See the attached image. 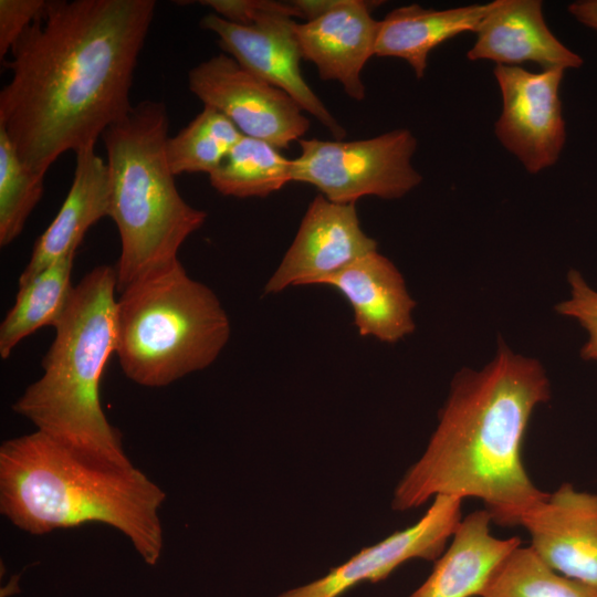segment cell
<instances>
[{
	"label": "cell",
	"mask_w": 597,
	"mask_h": 597,
	"mask_svg": "<svg viewBox=\"0 0 597 597\" xmlns=\"http://www.w3.org/2000/svg\"><path fill=\"white\" fill-rule=\"evenodd\" d=\"M116 269L109 265L94 268L73 287L42 359L43 374L12 409L91 462L130 468L121 432L100 399L103 371L116 350Z\"/></svg>",
	"instance_id": "4"
},
{
	"label": "cell",
	"mask_w": 597,
	"mask_h": 597,
	"mask_svg": "<svg viewBox=\"0 0 597 597\" xmlns=\"http://www.w3.org/2000/svg\"><path fill=\"white\" fill-rule=\"evenodd\" d=\"M115 324V354L124 374L151 388L209 367L231 332L218 296L191 279L179 260L122 291Z\"/></svg>",
	"instance_id": "6"
},
{
	"label": "cell",
	"mask_w": 597,
	"mask_h": 597,
	"mask_svg": "<svg viewBox=\"0 0 597 597\" xmlns=\"http://www.w3.org/2000/svg\"><path fill=\"white\" fill-rule=\"evenodd\" d=\"M165 499L134 465L91 462L39 430L0 447V512L33 535L103 523L122 532L155 566L164 547L158 511Z\"/></svg>",
	"instance_id": "3"
},
{
	"label": "cell",
	"mask_w": 597,
	"mask_h": 597,
	"mask_svg": "<svg viewBox=\"0 0 597 597\" xmlns=\"http://www.w3.org/2000/svg\"><path fill=\"white\" fill-rule=\"evenodd\" d=\"M168 113L163 102L133 105L102 135L111 180V214L121 253L117 291L178 260L186 239L207 213L180 196L166 153Z\"/></svg>",
	"instance_id": "5"
},
{
	"label": "cell",
	"mask_w": 597,
	"mask_h": 597,
	"mask_svg": "<svg viewBox=\"0 0 597 597\" xmlns=\"http://www.w3.org/2000/svg\"><path fill=\"white\" fill-rule=\"evenodd\" d=\"M43 178L21 159L7 133L0 128V245L7 247L22 232L43 195Z\"/></svg>",
	"instance_id": "24"
},
{
	"label": "cell",
	"mask_w": 597,
	"mask_h": 597,
	"mask_svg": "<svg viewBox=\"0 0 597 597\" xmlns=\"http://www.w3.org/2000/svg\"><path fill=\"white\" fill-rule=\"evenodd\" d=\"M480 597H597V588L555 572L530 546L520 545L499 565Z\"/></svg>",
	"instance_id": "23"
},
{
	"label": "cell",
	"mask_w": 597,
	"mask_h": 597,
	"mask_svg": "<svg viewBox=\"0 0 597 597\" xmlns=\"http://www.w3.org/2000/svg\"><path fill=\"white\" fill-rule=\"evenodd\" d=\"M71 188L53 221L38 238L30 260L19 276L23 285L55 261L76 253L87 230L111 214V180L107 164L95 146L75 153Z\"/></svg>",
	"instance_id": "17"
},
{
	"label": "cell",
	"mask_w": 597,
	"mask_h": 597,
	"mask_svg": "<svg viewBox=\"0 0 597 597\" xmlns=\"http://www.w3.org/2000/svg\"><path fill=\"white\" fill-rule=\"evenodd\" d=\"M242 133L218 109H203L177 135L168 137L166 153L175 176L210 175L229 155Z\"/></svg>",
	"instance_id": "22"
},
{
	"label": "cell",
	"mask_w": 597,
	"mask_h": 597,
	"mask_svg": "<svg viewBox=\"0 0 597 597\" xmlns=\"http://www.w3.org/2000/svg\"><path fill=\"white\" fill-rule=\"evenodd\" d=\"M564 69L530 72L498 65L493 73L502 95V112L494 125L501 144L530 174L556 164L566 142L559 87Z\"/></svg>",
	"instance_id": "9"
},
{
	"label": "cell",
	"mask_w": 597,
	"mask_h": 597,
	"mask_svg": "<svg viewBox=\"0 0 597 597\" xmlns=\"http://www.w3.org/2000/svg\"><path fill=\"white\" fill-rule=\"evenodd\" d=\"M567 280L570 296L557 304L555 310L561 315L575 318L587 331L588 339L580 355L585 360H597V291L577 270H570Z\"/></svg>",
	"instance_id": "25"
},
{
	"label": "cell",
	"mask_w": 597,
	"mask_h": 597,
	"mask_svg": "<svg viewBox=\"0 0 597 597\" xmlns=\"http://www.w3.org/2000/svg\"><path fill=\"white\" fill-rule=\"evenodd\" d=\"M549 397L541 363L505 345L481 370H461L423 454L398 482L391 507L405 512L437 495L476 498L493 523L521 526L548 496L527 474L522 444L534 409Z\"/></svg>",
	"instance_id": "2"
},
{
	"label": "cell",
	"mask_w": 597,
	"mask_h": 597,
	"mask_svg": "<svg viewBox=\"0 0 597 597\" xmlns=\"http://www.w3.org/2000/svg\"><path fill=\"white\" fill-rule=\"evenodd\" d=\"M76 253L66 255L19 285L15 301L0 325V356L7 359L17 345L44 326H55L73 291L71 274Z\"/></svg>",
	"instance_id": "20"
},
{
	"label": "cell",
	"mask_w": 597,
	"mask_h": 597,
	"mask_svg": "<svg viewBox=\"0 0 597 597\" xmlns=\"http://www.w3.org/2000/svg\"><path fill=\"white\" fill-rule=\"evenodd\" d=\"M188 86L203 106L226 115L244 136L279 149L298 142L310 128L302 107L285 92L221 53L193 66Z\"/></svg>",
	"instance_id": "8"
},
{
	"label": "cell",
	"mask_w": 597,
	"mask_h": 597,
	"mask_svg": "<svg viewBox=\"0 0 597 597\" xmlns=\"http://www.w3.org/2000/svg\"><path fill=\"white\" fill-rule=\"evenodd\" d=\"M542 8L541 0L493 1L475 30L476 40L468 59L490 60L498 65L534 62L543 70L580 67L582 56L551 32Z\"/></svg>",
	"instance_id": "15"
},
{
	"label": "cell",
	"mask_w": 597,
	"mask_h": 597,
	"mask_svg": "<svg viewBox=\"0 0 597 597\" xmlns=\"http://www.w3.org/2000/svg\"><path fill=\"white\" fill-rule=\"evenodd\" d=\"M491 523L485 509L462 519L430 575L409 597H480L499 565L522 545L516 536H493Z\"/></svg>",
	"instance_id": "18"
},
{
	"label": "cell",
	"mask_w": 597,
	"mask_h": 597,
	"mask_svg": "<svg viewBox=\"0 0 597 597\" xmlns=\"http://www.w3.org/2000/svg\"><path fill=\"white\" fill-rule=\"evenodd\" d=\"M295 23L293 17L284 12L266 14L252 25L232 23L213 12L200 21V25L213 32L223 51L242 67L285 92L337 140H342L346 130L301 72L300 62L303 56L295 34Z\"/></svg>",
	"instance_id": "10"
},
{
	"label": "cell",
	"mask_w": 597,
	"mask_h": 597,
	"mask_svg": "<svg viewBox=\"0 0 597 597\" xmlns=\"http://www.w3.org/2000/svg\"><path fill=\"white\" fill-rule=\"evenodd\" d=\"M493 1L446 10L419 4L399 7L379 23L375 55L408 62L417 78L425 75L429 53L444 41L463 32H475Z\"/></svg>",
	"instance_id": "19"
},
{
	"label": "cell",
	"mask_w": 597,
	"mask_h": 597,
	"mask_svg": "<svg viewBox=\"0 0 597 597\" xmlns=\"http://www.w3.org/2000/svg\"><path fill=\"white\" fill-rule=\"evenodd\" d=\"M567 9L578 22L597 31V0L575 1Z\"/></svg>",
	"instance_id": "28"
},
{
	"label": "cell",
	"mask_w": 597,
	"mask_h": 597,
	"mask_svg": "<svg viewBox=\"0 0 597 597\" xmlns=\"http://www.w3.org/2000/svg\"><path fill=\"white\" fill-rule=\"evenodd\" d=\"M375 251L377 242L363 231L355 203H336L318 195L310 203L264 292L274 294L289 286L323 284Z\"/></svg>",
	"instance_id": "12"
},
{
	"label": "cell",
	"mask_w": 597,
	"mask_h": 597,
	"mask_svg": "<svg viewBox=\"0 0 597 597\" xmlns=\"http://www.w3.org/2000/svg\"><path fill=\"white\" fill-rule=\"evenodd\" d=\"M377 3L342 0L326 14L295 23L303 59L315 64L322 80L339 82L345 93L356 101L365 97L360 75L375 55L380 21L371 17V8Z\"/></svg>",
	"instance_id": "14"
},
{
	"label": "cell",
	"mask_w": 597,
	"mask_h": 597,
	"mask_svg": "<svg viewBox=\"0 0 597 597\" xmlns=\"http://www.w3.org/2000/svg\"><path fill=\"white\" fill-rule=\"evenodd\" d=\"M530 547L555 572L597 588V494L563 483L522 521Z\"/></svg>",
	"instance_id": "13"
},
{
	"label": "cell",
	"mask_w": 597,
	"mask_h": 597,
	"mask_svg": "<svg viewBox=\"0 0 597 597\" xmlns=\"http://www.w3.org/2000/svg\"><path fill=\"white\" fill-rule=\"evenodd\" d=\"M154 0H48L4 62L0 128L44 176L65 151L95 146L133 107L130 87Z\"/></svg>",
	"instance_id": "1"
},
{
	"label": "cell",
	"mask_w": 597,
	"mask_h": 597,
	"mask_svg": "<svg viewBox=\"0 0 597 597\" xmlns=\"http://www.w3.org/2000/svg\"><path fill=\"white\" fill-rule=\"evenodd\" d=\"M292 159L268 142L242 135L222 164L209 175L211 186L224 196L264 198L291 178Z\"/></svg>",
	"instance_id": "21"
},
{
	"label": "cell",
	"mask_w": 597,
	"mask_h": 597,
	"mask_svg": "<svg viewBox=\"0 0 597 597\" xmlns=\"http://www.w3.org/2000/svg\"><path fill=\"white\" fill-rule=\"evenodd\" d=\"M48 0H0V56L7 55L44 11Z\"/></svg>",
	"instance_id": "26"
},
{
	"label": "cell",
	"mask_w": 597,
	"mask_h": 597,
	"mask_svg": "<svg viewBox=\"0 0 597 597\" xmlns=\"http://www.w3.org/2000/svg\"><path fill=\"white\" fill-rule=\"evenodd\" d=\"M200 4L212 9V12L240 25H252L262 17L270 13L284 12L293 18L297 13L291 2H275L269 0H203Z\"/></svg>",
	"instance_id": "27"
},
{
	"label": "cell",
	"mask_w": 597,
	"mask_h": 597,
	"mask_svg": "<svg viewBox=\"0 0 597 597\" xmlns=\"http://www.w3.org/2000/svg\"><path fill=\"white\" fill-rule=\"evenodd\" d=\"M323 285L334 287L347 300L360 336L396 343L415 331L416 303L398 269L378 251L356 260Z\"/></svg>",
	"instance_id": "16"
},
{
	"label": "cell",
	"mask_w": 597,
	"mask_h": 597,
	"mask_svg": "<svg viewBox=\"0 0 597 597\" xmlns=\"http://www.w3.org/2000/svg\"><path fill=\"white\" fill-rule=\"evenodd\" d=\"M298 144L292 181L312 185L336 203H355L365 196L398 199L422 180L411 165L417 140L406 128L366 139L302 138Z\"/></svg>",
	"instance_id": "7"
},
{
	"label": "cell",
	"mask_w": 597,
	"mask_h": 597,
	"mask_svg": "<svg viewBox=\"0 0 597 597\" xmlns=\"http://www.w3.org/2000/svg\"><path fill=\"white\" fill-rule=\"evenodd\" d=\"M462 501L454 495L434 496L423 516L413 525L363 548L323 577L277 597H339L363 582L386 579L409 559L436 561L462 520Z\"/></svg>",
	"instance_id": "11"
}]
</instances>
